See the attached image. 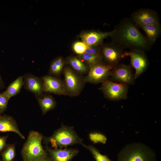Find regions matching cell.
Returning <instances> with one entry per match:
<instances>
[{
    "label": "cell",
    "instance_id": "obj_23",
    "mask_svg": "<svg viewBox=\"0 0 161 161\" xmlns=\"http://www.w3.org/2000/svg\"><path fill=\"white\" fill-rule=\"evenodd\" d=\"M0 154L2 161H14L16 156L15 145L7 144Z\"/></svg>",
    "mask_w": 161,
    "mask_h": 161
},
{
    "label": "cell",
    "instance_id": "obj_3",
    "mask_svg": "<svg viewBox=\"0 0 161 161\" xmlns=\"http://www.w3.org/2000/svg\"><path fill=\"white\" fill-rule=\"evenodd\" d=\"M117 161H156L155 153L147 145L133 143L126 145L119 153Z\"/></svg>",
    "mask_w": 161,
    "mask_h": 161
},
{
    "label": "cell",
    "instance_id": "obj_19",
    "mask_svg": "<svg viewBox=\"0 0 161 161\" xmlns=\"http://www.w3.org/2000/svg\"><path fill=\"white\" fill-rule=\"evenodd\" d=\"M36 98L43 115H45L48 112L54 109L56 106L55 99L49 94H44L42 97Z\"/></svg>",
    "mask_w": 161,
    "mask_h": 161
},
{
    "label": "cell",
    "instance_id": "obj_31",
    "mask_svg": "<svg viewBox=\"0 0 161 161\" xmlns=\"http://www.w3.org/2000/svg\"><path fill=\"white\" fill-rule=\"evenodd\" d=\"M40 161H53L52 158L49 156L47 155L44 157Z\"/></svg>",
    "mask_w": 161,
    "mask_h": 161
},
{
    "label": "cell",
    "instance_id": "obj_11",
    "mask_svg": "<svg viewBox=\"0 0 161 161\" xmlns=\"http://www.w3.org/2000/svg\"><path fill=\"white\" fill-rule=\"evenodd\" d=\"M131 19L138 26L160 23L159 16L155 11L148 8H140L133 12Z\"/></svg>",
    "mask_w": 161,
    "mask_h": 161
},
{
    "label": "cell",
    "instance_id": "obj_5",
    "mask_svg": "<svg viewBox=\"0 0 161 161\" xmlns=\"http://www.w3.org/2000/svg\"><path fill=\"white\" fill-rule=\"evenodd\" d=\"M62 73L64 76L63 82L66 95L70 97L78 96L86 84L84 77L68 66L64 67Z\"/></svg>",
    "mask_w": 161,
    "mask_h": 161
},
{
    "label": "cell",
    "instance_id": "obj_26",
    "mask_svg": "<svg viewBox=\"0 0 161 161\" xmlns=\"http://www.w3.org/2000/svg\"><path fill=\"white\" fill-rule=\"evenodd\" d=\"M88 47L83 42L77 41L74 44L73 49L74 52L79 55L85 53Z\"/></svg>",
    "mask_w": 161,
    "mask_h": 161
},
{
    "label": "cell",
    "instance_id": "obj_4",
    "mask_svg": "<svg viewBox=\"0 0 161 161\" xmlns=\"http://www.w3.org/2000/svg\"><path fill=\"white\" fill-rule=\"evenodd\" d=\"M43 140L44 143L50 144L54 148H62L75 144H83V139L78 136L73 127L63 124L51 136L44 137Z\"/></svg>",
    "mask_w": 161,
    "mask_h": 161
},
{
    "label": "cell",
    "instance_id": "obj_20",
    "mask_svg": "<svg viewBox=\"0 0 161 161\" xmlns=\"http://www.w3.org/2000/svg\"><path fill=\"white\" fill-rule=\"evenodd\" d=\"M23 86V76H20L9 85L3 92L10 99L18 94Z\"/></svg>",
    "mask_w": 161,
    "mask_h": 161
},
{
    "label": "cell",
    "instance_id": "obj_6",
    "mask_svg": "<svg viewBox=\"0 0 161 161\" xmlns=\"http://www.w3.org/2000/svg\"><path fill=\"white\" fill-rule=\"evenodd\" d=\"M99 89L102 92L105 98L116 101L127 99L129 85L108 79L101 83Z\"/></svg>",
    "mask_w": 161,
    "mask_h": 161
},
{
    "label": "cell",
    "instance_id": "obj_10",
    "mask_svg": "<svg viewBox=\"0 0 161 161\" xmlns=\"http://www.w3.org/2000/svg\"><path fill=\"white\" fill-rule=\"evenodd\" d=\"M131 68V65L119 63L111 70L110 80L129 86L134 85L135 79Z\"/></svg>",
    "mask_w": 161,
    "mask_h": 161
},
{
    "label": "cell",
    "instance_id": "obj_8",
    "mask_svg": "<svg viewBox=\"0 0 161 161\" xmlns=\"http://www.w3.org/2000/svg\"><path fill=\"white\" fill-rule=\"evenodd\" d=\"M113 68V67L103 62L91 67L87 75L84 77L85 83L94 84L102 83L110 77Z\"/></svg>",
    "mask_w": 161,
    "mask_h": 161
},
{
    "label": "cell",
    "instance_id": "obj_2",
    "mask_svg": "<svg viewBox=\"0 0 161 161\" xmlns=\"http://www.w3.org/2000/svg\"><path fill=\"white\" fill-rule=\"evenodd\" d=\"M44 137L38 131L32 130L29 132L21 151L22 161H40L48 155L42 145Z\"/></svg>",
    "mask_w": 161,
    "mask_h": 161
},
{
    "label": "cell",
    "instance_id": "obj_27",
    "mask_svg": "<svg viewBox=\"0 0 161 161\" xmlns=\"http://www.w3.org/2000/svg\"><path fill=\"white\" fill-rule=\"evenodd\" d=\"M10 99L3 92H0V114L3 113L7 110Z\"/></svg>",
    "mask_w": 161,
    "mask_h": 161
},
{
    "label": "cell",
    "instance_id": "obj_30",
    "mask_svg": "<svg viewBox=\"0 0 161 161\" xmlns=\"http://www.w3.org/2000/svg\"><path fill=\"white\" fill-rule=\"evenodd\" d=\"M5 88L4 82L0 74V90Z\"/></svg>",
    "mask_w": 161,
    "mask_h": 161
},
{
    "label": "cell",
    "instance_id": "obj_17",
    "mask_svg": "<svg viewBox=\"0 0 161 161\" xmlns=\"http://www.w3.org/2000/svg\"><path fill=\"white\" fill-rule=\"evenodd\" d=\"M146 34V38L151 45L154 44L160 36L161 27L160 23L144 25L139 27Z\"/></svg>",
    "mask_w": 161,
    "mask_h": 161
},
{
    "label": "cell",
    "instance_id": "obj_29",
    "mask_svg": "<svg viewBox=\"0 0 161 161\" xmlns=\"http://www.w3.org/2000/svg\"><path fill=\"white\" fill-rule=\"evenodd\" d=\"M8 134L4 136H0V153L6 145V141Z\"/></svg>",
    "mask_w": 161,
    "mask_h": 161
},
{
    "label": "cell",
    "instance_id": "obj_1",
    "mask_svg": "<svg viewBox=\"0 0 161 161\" xmlns=\"http://www.w3.org/2000/svg\"><path fill=\"white\" fill-rule=\"evenodd\" d=\"M138 26L131 18H125L117 25L110 37L111 42L124 49H139L145 51L151 45L139 31Z\"/></svg>",
    "mask_w": 161,
    "mask_h": 161
},
{
    "label": "cell",
    "instance_id": "obj_22",
    "mask_svg": "<svg viewBox=\"0 0 161 161\" xmlns=\"http://www.w3.org/2000/svg\"><path fill=\"white\" fill-rule=\"evenodd\" d=\"M89 68L97 64L102 62L100 53L91 55L84 53L78 57Z\"/></svg>",
    "mask_w": 161,
    "mask_h": 161
},
{
    "label": "cell",
    "instance_id": "obj_13",
    "mask_svg": "<svg viewBox=\"0 0 161 161\" xmlns=\"http://www.w3.org/2000/svg\"><path fill=\"white\" fill-rule=\"evenodd\" d=\"M23 76L24 89L34 94L36 98L43 96L44 94L43 83L41 78L31 73H26Z\"/></svg>",
    "mask_w": 161,
    "mask_h": 161
},
{
    "label": "cell",
    "instance_id": "obj_28",
    "mask_svg": "<svg viewBox=\"0 0 161 161\" xmlns=\"http://www.w3.org/2000/svg\"><path fill=\"white\" fill-rule=\"evenodd\" d=\"M100 46H99L88 47L85 53L91 55L98 54L100 53Z\"/></svg>",
    "mask_w": 161,
    "mask_h": 161
},
{
    "label": "cell",
    "instance_id": "obj_32",
    "mask_svg": "<svg viewBox=\"0 0 161 161\" xmlns=\"http://www.w3.org/2000/svg\"><path fill=\"white\" fill-rule=\"evenodd\" d=\"M0 161H2L1 160H0Z\"/></svg>",
    "mask_w": 161,
    "mask_h": 161
},
{
    "label": "cell",
    "instance_id": "obj_7",
    "mask_svg": "<svg viewBox=\"0 0 161 161\" xmlns=\"http://www.w3.org/2000/svg\"><path fill=\"white\" fill-rule=\"evenodd\" d=\"M100 53L102 62L113 67L126 57L124 49L111 42L101 47Z\"/></svg>",
    "mask_w": 161,
    "mask_h": 161
},
{
    "label": "cell",
    "instance_id": "obj_14",
    "mask_svg": "<svg viewBox=\"0 0 161 161\" xmlns=\"http://www.w3.org/2000/svg\"><path fill=\"white\" fill-rule=\"evenodd\" d=\"M45 149L48 155L53 161H70L78 152L76 149L52 148L47 145L45 147Z\"/></svg>",
    "mask_w": 161,
    "mask_h": 161
},
{
    "label": "cell",
    "instance_id": "obj_15",
    "mask_svg": "<svg viewBox=\"0 0 161 161\" xmlns=\"http://www.w3.org/2000/svg\"><path fill=\"white\" fill-rule=\"evenodd\" d=\"M113 32V30L107 32L90 31L82 33L80 37L83 42L88 47L99 46L101 44L103 39L111 37Z\"/></svg>",
    "mask_w": 161,
    "mask_h": 161
},
{
    "label": "cell",
    "instance_id": "obj_18",
    "mask_svg": "<svg viewBox=\"0 0 161 161\" xmlns=\"http://www.w3.org/2000/svg\"><path fill=\"white\" fill-rule=\"evenodd\" d=\"M65 62L70 66L73 70L82 75L87 74L89 71V68L78 57H69Z\"/></svg>",
    "mask_w": 161,
    "mask_h": 161
},
{
    "label": "cell",
    "instance_id": "obj_24",
    "mask_svg": "<svg viewBox=\"0 0 161 161\" xmlns=\"http://www.w3.org/2000/svg\"><path fill=\"white\" fill-rule=\"evenodd\" d=\"M82 145L91 152L96 161H112L107 155L101 154L98 150L94 146L86 145L84 144Z\"/></svg>",
    "mask_w": 161,
    "mask_h": 161
},
{
    "label": "cell",
    "instance_id": "obj_25",
    "mask_svg": "<svg viewBox=\"0 0 161 161\" xmlns=\"http://www.w3.org/2000/svg\"><path fill=\"white\" fill-rule=\"evenodd\" d=\"M90 140L94 143H101L105 144L107 141V138L103 134L98 132L90 133L89 135Z\"/></svg>",
    "mask_w": 161,
    "mask_h": 161
},
{
    "label": "cell",
    "instance_id": "obj_12",
    "mask_svg": "<svg viewBox=\"0 0 161 161\" xmlns=\"http://www.w3.org/2000/svg\"><path fill=\"white\" fill-rule=\"evenodd\" d=\"M41 78L43 83L44 92L66 95L63 80L59 78L49 75L44 76Z\"/></svg>",
    "mask_w": 161,
    "mask_h": 161
},
{
    "label": "cell",
    "instance_id": "obj_9",
    "mask_svg": "<svg viewBox=\"0 0 161 161\" xmlns=\"http://www.w3.org/2000/svg\"><path fill=\"white\" fill-rule=\"evenodd\" d=\"M126 56L130 58L131 65L135 70V79L138 78L146 70L149 65V61L145 51L134 49L126 51Z\"/></svg>",
    "mask_w": 161,
    "mask_h": 161
},
{
    "label": "cell",
    "instance_id": "obj_21",
    "mask_svg": "<svg viewBox=\"0 0 161 161\" xmlns=\"http://www.w3.org/2000/svg\"><path fill=\"white\" fill-rule=\"evenodd\" d=\"M65 63V61L61 57L55 58L50 63L48 75L59 78L63 72Z\"/></svg>",
    "mask_w": 161,
    "mask_h": 161
},
{
    "label": "cell",
    "instance_id": "obj_16",
    "mask_svg": "<svg viewBox=\"0 0 161 161\" xmlns=\"http://www.w3.org/2000/svg\"><path fill=\"white\" fill-rule=\"evenodd\" d=\"M0 132H11L17 134L21 138L25 139L20 132L17 122L12 116L5 114H0Z\"/></svg>",
    "mask_w": 161,
    "mask_h": 161
}]
</instances>
